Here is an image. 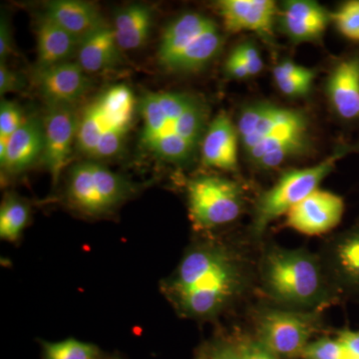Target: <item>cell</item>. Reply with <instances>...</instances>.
Instances as JSON below:
<instances>
[{
    "label": "cell",
    "mask_w": 359,
    "mask_h": 359,
    "mask_svg": "<svg viewBox=\"0 0 359 359\" xmlns=\"http://www.w3.org/2000/svg\"><path fill=\"white\" fill-rule=\"evenodd\" d=\"M207 359H243L237 344H221L210 351Z\"/></svg>",
    "instance_id": "obj_36"
},
{
    "label": "cell",
    "mask_w": 359,
    "mask_h": 359,
    "mask_svg": "<svg viewBox=\"0 0 359 359\" xmlns=\"http://www.w3.org/2000/svg\"><path fill=\"white\" fill-rule=\"evenodd\" d=\"M18 104L2 99L0 103V139L8 140L25 121Z\"/></svg>",
    "instance_id": "obj_28"
},
{
    "label": "cell",
    "mask_w": 359,
    "mask_h": 359,
    "mask_svg": "<svg viewBox=\"0 0 359 359\" xmlns=\"http://www.w3.org/2000/svg\"><path fill=\"white\" fill-rule=\"evenodd\" d=\"M237 129L248 159L259 169H276L311 147L306 115L273 103L245 106L238 116Z\"/></svg>",
    "instance_id": "obj_3"
},
{
    "label": "cell",
    "mask_w": 359,
    "mask_h": 359,
    "mask_svg": "<svg viewBox=\"0 0 359 359\" xmlns=\"http://www.w3.org/2000/svg\"><path fill=\"white\" fill-rule=\"evenodd\" d=\"M100 359H121V358H118V356H110V358H100Z\"/></svg>",
    "instance_id": "obj_37"
},
{
    "label": "cell",
    "mask_w": 359,
    "mask_h": 359,
    "mask_svg": "<svg viewBox=\"0 0 359 359\" xmlns=\"http://www.w3.org/2000/svg\"><path fill=\"white\" fill-rule=\"evenodd\" d=\"M81 41L44 15L36 29L37 67L68 62L76 57Z\"/></svg>",
    "instance_id": "obj_21"
},
{
    "label": "cell",
    "mask_w": 359,
    "mask_h": 359,
    "mask_svg": "<svg viewBox=\"0 0 359 359\" xmlns=\"http://www.w3.org/2000/svg\"><path fill=\"white\" fill-rule=\"evenodd\" d=\"M237 259L219 245H196L184 255L163 292L182 316L205 320L216 316L244 285Z\"/></svg>",
    "instance_id": "obj_1"
},
{
    "label": "cell",
    "mask_w": 359,
    "mask_h": 359,
    "mask_svg": "<svg viewBox=\"0 0 359 359\" xmlns=\"http://www.w3.org/2000/svg\"><path fill=\"white\" fill-rule=\"evenodd\" d=\"M33 84L47 104L74 105L89 91L91 81L76 61L36 67Z\"/></svg>",
    "instance_id": "obj_13"
},
{
    "label": "cell",
    "mask_w": 359,
    "mask_h": 359,
    "mask_svg": "<svg viewBox=\"0 0 359 359\" xmlns=\"http://www.w3.org/2000/svg\"><path fill=\"white\" fill-rule=\"evenodd\" d=\"M237 346L243 359H280L257 339L241 340Z\"/></svg>",
    "instance_id": "obj_31"
},
{
    "label": "cell",
    "mask_w": 359,
    "mask_h": 359,
    "mask_svg": "<svg viewBox=\"0 0 359 359\" xmlns=\"http://www.w3.org/2000/svg\"><path fill=\"white\" fill-rule=\"evenodd\" d=\"M304 359H346L347 354L339 339L323 337L309 342L304 348Z\"/></svg>",
    "instance_id": "obj_27"
},
{
    "label": "cell",
    "mask_w": 359,
    "mask_h": 359,
    "mask_svg": "<svg viewBox=\"0 0 359 359\" xmlns=\"http://www.w3.org/2000/svg\"><path fill=\"white\" fill-rule=\"evenodd\" d=\"M25 82L22 76L15 71L11 70L6 62H0V94L20 91L25 87Z\"/></svg>",
    "instance_id": "obj_32"
},
{
    "label": "cell",
    "mask_w": 359,
    "mask_h": 359,
    "mask_svg": "<svg viewBox=\"0 0 359 359\" xmlns=\"http://www.w3.org/2000/svg\"><path fill=\"white\" fill-rule=\"evenodd\" d=\"M337 30L347 39L359 42V0L346 2L332 14Z\"/></svg>",
    "instance_id": "obj_26"
},
{
    "label": "cell",
    "mask_w": 359,
    "mask_h": 359,
    "mask_svg": "<svg viewBox=\"0 0 359 359\" xmlns=\"http://www.w3.org/2000/svg\"><path fill=\"white\" fill-rule=\"evenodd\" d=\"M138 109L144 150L179 166L193 160L209 126V107L203 99L185 92H147Z\"/></svg>",
    "instance_id": "obj_2"
},
{
    "label": "cell",
    "mask_w": 359,
    "mask_h": 359,
    "mask_svg": "<svg viewBox=\"0 0 359 359\" xmlns=\"http://www.w3.org/2000/svg\"><path fill=\"white\" fill-rule=\"evenodd\" d=\"M325 92L335 112L346 120L359 118V56L340 61L327 78Z\"/></svg>",
    "instance_id": "obj_18"
},
{
    "label": "cell",
    "mask_w": 359,
    "mask_h": 359,
    "mask_svg": "<svg viewBox=\"0 0 359 359\" xmlns=\"http://www.w3.org/2000/svg\"><path fill=\"white\" fill-rule=\"evenodd\" d=\"M344 148L313 167L292 169L283 173L275 185L262 194L255 205L252 222L254 237L261 238L275 219L287 215L294 205L306 199L328 175L337 161L346 155Z\"/></svg>",
    "instance_id": "obj_7"
},
{
    "label": "cell",
    "mask_w": 359,
    "mask_h": 359,
    "mask_svg": "<svg viewBox=\"0 0 359 359\" xmlns=\"http://www.w3.org/2000/svg\"><path fill=\"white\" fill-rule=\"evenodd\" d=\"M43 153V125L39 118H27L18 131L6 141V152L0 161L4 171L20 175L32 166Z\"/></svg>",
    "instance_id": "obj_17"
},
{
    "label": "cell",
    "mask_w": 359,
    "mask_h": 359,
    "mask_svg": "<svg viewBox=\"0 0 359 359\" xmlns=\"http://www.w3.org/2000/svg\"><path fill=\"white\" fill-rule=\"evenodd\" d=\"M316 325L313 311L269 309L257 318V339L280 358H302Z\"/></svg>",
    "instance_id": "obj_10"
},
{
    "label": "cell",
    "mask_w": 359,
    "mask_h": 359,
    "mask_svg": "<svg viewBox=\"0 0 359 359\" xmlns=\"http://www.w3.org/2000/svg\"><path fill=\"white\" fill-rule=\"evenodd\" d=\"M346 359H355V358H349V356H347Z\"/></svg>",
    "instance_id": "obj_38"
},
{
    "label": "cell",
    "mask_w": 359,
    "mask_h": 359,
    "mask_svg": "<svg viewBox=\"0 0 359 359\" xmlns=\"http://www.w3.org/2000/svg\"><path fill=\"white\" fill-rule=\"evenodd\" d=\"M136 99L126 84L108 87L78 112L77 150L92 161L121 152L136 114Z\"/></svg>",
    "instance_id": "obj_5"
},
{
    "label": "cell",
    "mask_w": 359,
    "mask_h": 359,
    "mask_svg": "<svg viewBox=\"0 0 359 359\" xmlns=\"http://www.w3.org/2000/svg\"><path fill=\"white\" fill-rule=\"evenodd\" d=\"M337 339L344 346L347 356L359 359V330H344L340 332Z\"/></svg>",
    "instance_id": "obj_34"
},
{
    "label": "cell",
    "mask_w": 359,
    "mask_h": 359,
    "mask_svg": "<svg viewBox=\"0 0 359 359\" xmlns=\"http://www.w3.org/2000/svg\"><path fill=\"white\" fill-rule=\"evenodd\" d=\"M44 15L79 41L107 25L98 7L82 0H53L45 6Z\"/></svg>",
    "instance_id": "obj_19"
},
{
    "label": "cell",
    "mask_w": 359,
    "mask_h": 359,
    "mask_svg": "<svg viewBox=\"0 0 359 359\" xmlns=\"http://www.w3.org/2000/svg\"><path fill=\"white\" fill-rule=\"evenodd\" d=\"M13 53V33L6 16L0 20V62H4L7 56Z\"/></svg>",
    "instance_id": "obj_33"
},
{
    "label": "cell",
    "mask_w": 359,
    "mask_h": 359,
    "mask_svg": "<svg viewBox=\"0 0 359 359\" xmlns=\"http://www.w3.org/2000/svg\"><path fill=\"white\" fill-rule=\"evenodd\" d=\"M233 51L237 54L238 57L244 63L250 76H255L263 70V59L259 55V49L252 42H244V43L236 47Z\"/></svg>",
    "instance_id": "obj_30"
},
{
    "label": "cell",
    "mask_w": 359,
    "mask_h": 359,
    "mask_svg": "<svg viewBox=\"0 0 359 359\" xmlns=\"http://www.w3.org/2000/svg\"><path fill=\"white\" fill-rule=\"evenodd\" d=\"M276 84L283 82L297 81V80H311L313 81L316 72L311 68L297 65L294 61L285 60L276 66L273 71Z\"/></svg>",
    "instance_id": "obj_29"
},
{
    "label": "cell",
    "mask_w": 359,
    "mask_h": 359,
    "mask_svg": "<svg viewBox=\"0 0 359 359\" xmlns=\"http://www.w3.org/2000/svg\"><path fill=\"white\" fill-rule=\"evenodd\" d=\"M224 70H226L228 76L235 78V79H245V78L250 77L249 72H248L244 63L241 61V59L233 51H231L230 56L226 58Z\"/></svg>",
    "instance_id": "obj_35"
},
{
    "label": "cell",
    "mask_w": 359,
    "mask_h": 359,
    "mask_svg": "<svg viewBox=\"0 0 359 359\" xmlns=\"http://www.w3.org/2000/svg\"><path fill=\"white\" fill-rule=\"evenodd\" d=\"M223 43V35L214 20L200 13H184L167 25L158 59L170 72H198L218 56Z\"/></svg>",
    "instance_id": "obj_6"
},
{
    "label": "cell",
    "mask_w": 359,
    "mask_h": 359,
    "mask_svg": "<svg viewBox=\"0 0 359 359\" xmlns=\"http://www.w3.org/2000/svg\"><path fill=\"white\" fill-rule=\"evenodd\" d=\"M323 261L309 250L273 247L264 252L261 280L266 294L283 309L313 311L332 299Z\"/></svg>",
    "instance_id": "obj_4"
},
{
    "label": "cell",
    "mask_w": 359,
    "mask_h": 359,
    "mask_svg": "<svg viewBox=\"0 0 359 359\" xmlns=\"http://www.w3.org/2000/svg\"><path fill=\"white\" fill-rule=\"evenodd\" d=\"M120 52L114 30L107 25L82 40L76 62L86 73L102 72L117 65L121 57Z\"/></svg>",
    "instance_id": "obj_22"
},
{
    "label": "cell",
    "mask_w": 359,
    "mask_h": 359,
    "mask_svg": "<svg viewBox=\"0 0 359 359\" xmlns=\"http://www.w3.org/2000/svg\"><path fill=\"white\" fill-rule=\"evenodd\" d=\"M325 273L344 289L359 290V228L346 231L328 248Z\"/></svg>",
    "instance_id": "obj_20"
},
{
    "label": "cell",
    "mask_w": 359,
    "mask_h": 359,
    "mask_svg": "<svg viewBox=\"0 0 359 359\" xmlns=\"http://www.w3.org/2000/svg\"><path fill=\"white\" fill-rule=\"evenodd\" d=\"M280 29L294 43L318 41L325 34L332 14L311 0L283 2L278 14Z\"/></svg>",
    "instance_id": "obj_15"
},
{
    "label": "cell",
    "mask_w": 359,
    "mask_h": 359,
    "mask_svg": "<svg viewBox=\"0 0 359 359\" xmlns=\"http://www.w3.org/2000/svg\"><path fill=\"white\" fill-rule=\"evenodd\" d=\"M153 13L142 4H130L116 13L112 26L121 50H134L145 43L150 34Z\"/></svg>",
    "instance_id": "obj_23"
},
{
    "label": "cell",
    "mask_w": 359,
    "mask_h": 359,
    "mask_svg": "<svg viewBox=\"0 0 359 359\" xmlns=\"http://www.w3.org/2000/svg\"><path fill=\"white\" fill-rule=\"evenodd\" d=\"M43 359H100V349L95 344L67 339L60 341H42Z\"/></svg>",
    "instance_id": "obj_25"
},
{
    "label": "cell",
    "mask_w": 359,
    "mask_h": 359,
    "mask_svg": "<svg viewBox=\"0 0 359 359\" xmlns=\"http://www.w3.org/2000/svg\"><path fill=\"white\" fill-rule=\"evenodd\" d=\"M238 142L237 126L228 115L219 113L210 123L201 144L203 164L223 171H236Z\"/></svg>",
    "instance_id": "obj_16"
},
{
    "label": "cell",
    "mask_w": 359,
    "mask_h": 359,
    "mask_svg": "<svg viewBox=\"0 0 359 359\" xmlns=\"http://www.w3.org/2000/svg\"><path fill=\"white\" fill-rule=\"evenodd\" d=\"M78 112L74 105L47 104L41 160L54 183L69 163L76 142Z\"/></svg>",
    "instance_id": "obj_11"
},
{
    "label": "cell",
    "mask_w": 359,
    "mask_h": 359,
    "mask_svg": "<svg viewBox=\"0 0 359 359\" xmlns=\"http://www.w3.org/2000/svg\"><path fill=\"white\" fill-rule=\"evenodd\" d=\"M187 191L191 219L203 230L230 224L242 212V190L231 180L219 176L196 177L189 182Z\"/></svg>",
    "instance_id": "obj_9"
},
{
    "label": "cell",
    "mask_w": 359,
    "mask_h": 359,
    "mask_svg": "<svg viewBox=\"0 0 359 359\" xmlns=\"http://www.w3.org/2000/svg\"><path fill=\"white\" fill-rule=\"evenodd\" d=\"M200 359H207V358H200Z\"/></svg>",
    "instance_id": "obj_39"
},
{
    "label": "cell",
    "mask_w": 359,
    "mask_h": 359,
    "mask_svg": "<svg viewBox=\"0 0 359 359\" xmlns=\"http://www.w3.org/2000/svg\"><path fill=\"white\" fill-rule=\"evenodd\" d=\"M133 192V184L128 179L92 160L71 168L66 189L68 203L90 217L108 214Z\"/></svg>",
    "instance_id": "obj_8"
},
{
    "label": "cell",
    "mask_w": 359,
    "mask_h": 359,
    "mask_svg": "<svg viewBox=\"0 0 359 359\" xmlns=\"http://www.w3.org/2000/svg\"><path fill=\"white\" fill-rule=\"evenodd\" d=\"M228 32L256 33L266 42L273 39L278 7L271 0H222L217 4Z\"/></svg>",
    "instance_id": "obj_14"
},
{
    "label": "cell",
    "mask_w": 359,
    "mask_h": 359,
    "mask_svg": "<svg viewBox=\"0 0 359 359\" xmlns=\"http://www.w3.org/2000/svg\"><path fill=\"white\" fill-rule=\"evenodd\" d=\"M30 208L27 203L14 194H9L0 207V238L7 242L20 240L30 221Z\"/></svg>",
    "instance_id": "obj_24"
},
{
    "label": "cell",
    "mask_w": 359,
    "mask_h": 359,
    "mask_svg": "<svg viewBox=\"0 0 359 359\" xmlns=\"http://www.w3.org/2000/svg\"><path fill=\"white\" fill-rule=\"evenodd\" d=\"M344 212L340 196L318 189L290 210L287 226L302 235L320 236L340 223Z\"/></svg>",
    "instance_id": "obj_12"
}]
</instances>
